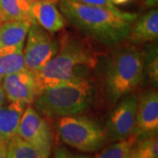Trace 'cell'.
I'll return each instance as SVG.
<instances>
[{
    "label": "cell",
    "instance_id": "cell-22",
    "mask_svg": "<svg viewBox=\"0 0 158 158\" xmlns=\"http://www.w3.org/2000/svg\"><path fill=\"white\" fill-rule=\"evenodd\" d=\"M54 158H93L90 156H76L72 155L69 152L68 150L64 149V148H59L57 149L55 157Z\"/></svg>",
    "mask_w": 158,
    "mask_h": 158
},
{
    "label": "cell",
    "instance_id": "cell-6",
    "mask_svg": "<svg viewBox=\"0 0 158 158\" xmlns=\"http://www.w3.org/2000/svg\"><path fill=\"white\" fill-rule=\"evenodd\" d=\"M60 48V41L54 35L36 24H33L24 46L26 68L34 74L39 72L50 62Z\"/></svg>",
    "mask_w": 158,
    "mask_h": 158
},
{
    "label": "cell",
    "instance_id": "cell-24",
    "mask_svg": "<svg viewBox=\"0 0 158 158\" xmlns=\"http://www.w3.org/2000/svg\"><path fill=\"white\" fill-rule=\"evenodd\" d=\"M111 1H112L113 6L117 7V6H124V5H127V4H128V3H130L133 0H111Z\"/></svg>",
    "mask_w": 158,
    "mask_h": 158
},
{
    "label": "cell",
    "instance_id": "cell-19",
    "mask_svg": "<svg viewBox=\"0 0 158 158\" xmlns=\"http://www.w3.org/2000/svg\"><path fill=\"white\" fill-rule=\"evenodd\" d=\"M135 140L132 136L127 140L116 141L109 147L106 148L93 158H128L131 147Z\"/></svg>",
    "mask_w": 158,
    "mask_h": 158
},
{
    "label": "cell",
    "instance_id": "cell-1",
    "mask_svg": "<svg viewBox=\"0 0 158 158\" xmlns=\"http://www.w3.org/2000/svg\"><path fill=\"white\" fill-rule=\"evenodd\" d=\"M58 8L74 27L97 42L116 47L128 40L138 14L99 6L59 0Z\"/></svg>",
    "mask_w": 158,
    "mask_h": 158
},
{
    "label": "cell",
    "instance_id": "cell-26",
    "mask_svg": "<svg viewBox=\"0 0 158 158\" xmlns=\"http://www.w3.org/2000/svg\"><path fill=\"white\" fill-rule=\"evenodd\" d=\"M148 6H156L157 5L158 0H145Z\"/></svg>",
    "mask_w": 158,
    "mask_h": 158
},
{
    "label": "cell",
    "instance_id": "cell-18",
    "mask_svg": "<svg viewBox=\"0 0 158 158\" xmlns=\"http://www.w3.org/2000/svg\"><path fill=\"white\" fill-rule=\"evenodd\" d=\"M6 146L7 158H45L35 148L17 135L8 141Z\"/></svg>",
    "mask_w": 158,
    "mask_h": 158
},
{
    "label": "cell",
    "instance_id": "cell-3",
    "mask_svg": "<svg viewBox=\"0 0 158 158\" xmlns=\"http://www.w3.org/2000/svg\"><path fill=\"white\" fill-rule=\"evenodd\" d=\"M95 88L89 77L69 81L42 90L34 104L36 111L49 118L80 115L94 101Z\"/></svg>",
    "mask_w": 158,
    "mask_h": 158
},
{
    "label": "cell",
    "instance_id": "cell-7",
    "mask_svg": "<svg viewBox=\"0 0 158 158\" xmlns=\"http://www.w3.org/2000/svg\"><path fill=\"white\" fill-rule=\"evenodd\" d=\"M17 135L35 148L44 157H49L53 141L50 127L45 118L32 106L25 108Z\"/></svg>",
    "mask_w": 158,
    "mask_h": 158
},
{
    "label": "cell",
    "instance_id": "cell-14",
    "mask_svg": "<svg viewBox=\"0 0 158 158\" xmlns=\"http://www.w3.org/2000/svg\"><path fill=\"white\" fill-rule=\"evenodd\" d=\"M26 106L19 102H9L0 107V141L7 143L17 135L19 121Z\"/></svg>",
    "mask_w": 158,
    "mask_h": 158
},
{
    "label": "cell",
    "instance_id": "cell-28",
    "mask_svg": "<svg viewBox=\"0 0 158 158\" xmlns=\"http://www.w3.org/2000/svg\"><path fill=\"white\" fill-rule=\"evenodd\" d=\"M0 24H1V23H0Z\"/></svg>",
    "mask_w": 158,
    "mask_h": 158
},
{
    "label": "cell",
    "instance_id": "cell-17",
    "mask_svg": "<svg viewBox=\"0 0 158 158\" xmlns=\"http://www.w3.org/2000/svg\"><path fill=\"white\" fill-rule=\"evenodd\" d=\"M128 158H158L157 136L135 138Z\"/></svg>",
    "mask_w": 158,
    "mask_h": 158
},
{
    "label": "cell",
    "instance_id": "cell-10",
    "mask_svg": "<svg viewBox=\"0 0 158 158\" xmlns=\"http://www.w3.org/2000/svg\"><path fill=\"white\" fill-rule=\"evenodd\" d=\"M158 93L148 90L137 97L136 123L134 136L135 138L157 136Z\"/></svg>",
    "mask_w": 158,
    "mask_h": 158
},
{
    "label": "cell",
    "instance_id": "cell-20",
    "mask_svg": "<svg viewBox=\"0 0 158 158\" xmlns=\"http://www.w3.org/2000/svg\"><path fill=\"white\" fill-rule=\"evenodd\" d=\"M143 53L144 70L154 85L158 83V50L156 45H150Z\"/></svg>",
    "mask_w": 158,
    "mask_h": 158
},
{
    "label": "cell",
    "instance_id": "cell-11",
    "mask_svg": "<svg viewBox=\"0 0 158 158\" xmlns=\"http://www.w3.org/2000/svg\"><path fill=\"white\" fill-rule=\"evenodd\" d=\"M57 0H37L33 1L31 16L34 24L55 34L61 31L65 25L64 18L59 10Z\"/></svg>",
    "mask_w": 158,
    "mask_h": 158
},
{
    "label": "cell",
    "instance_id": "cell-9",
    "mask_svg": "<svg viewBox=\"0 0 158 158\" xmlns=\"http://www.w3.org/2000/svg\"><path fill=\"white\" fill-rule=\"evenodd\" d=\"M6 98L9 102L31 105L40 94V89L33 72L25 69L6 77L1 82Z\"/></svg>",
    "mask_w": 158,
    "mask_h": 158
},
{
    "label": "cell",
    "instance_id": "cell-27",
    "mask_svg": "<svg viewBox=\"0 0 158 158\" xmlns=\"http://www.w3.org/2000/svg\"><path fill=\"white\" fill-rule=\"evenodd\" d=\"M32 1H37V0H32ZM57 1H59V0H57Z\"/></svg>",
    "mask_w": 158,
    "mask_h": 158
},
{
    "label": "cell",
    "instance_id": "cell-23",
    "mask_svg": "<svg viewBox=\"0 0 158 158\" xmlns=\"http://www.w3.org/2000/svg\"><path fill=\"white\" fill-rule=\"evenodd\" d=\"M0 158H7V146L3 141H0Z\"/></svg>",
    "mask_w": 158,
    "mask_h": 158
},
{
    "label": "cell",
    "instance_id": "cell-25",
    "mask_svg": "<svg viewBox=\"0 0 158 158\" xmlns=\"http://www.w3.org/2000/svg\"><path fill=\"white\" fill-rule=\"evenodd\" d=\"M5 101H6V95H5L4 90L2 88V85L0 84V107L4 105Z\"/></svg>",
    "mask_w": 158,
    "mask_h": 158
},
{
    "label": "cell",
    "instance_id": "cell-5",
    "mask_svg": "<svg viewBox=\"0 0 158 158\" xmlns=\"http://www.w3.org/2000/svg\"><path fill=\"white\" fill-rule=\"evenodd\" d=\"M57 132L67 145L84 152H95L108 141L106 130L94 119L83 115L60 118Z\"/></svg>",
    "mask_w": 158,
    "mask_h": 158
},
{
    "label": "cell",
    "instance_id": "cell-16",
    "mask_svg": "<svg viewBox=\"0 0 158 158\" xmlns=\"http://www.w3.org/2000/svg\"><path fill=\"white\" fill-rule=\"evenodd\" d=\"M23 49L0 48V84L7 76L27 69Z\"/></svg>",
    "mask_w": 158,
    "mask_h": 158
},
{
    "label": "cell",
    "instance_id": "cell-21",
    "mask_svg": "<svg viewBox=\"0 0 158 158\" xmlns=\"http://www.w3.org/2000/svg\"><path fill=\"white\" fill-rule=\"evenodd\" d=\"M69 1L83 4V5H87V6L105 7V8H109V9H113V10L118 8V7L113 6L111 0H69Z\"/></svg>",
    "mask_w": 158,
    "mask_h": 158
},
{
    "label": "cell",
    "instance_id": "cell-12",
    "mask_svg": "<svg viewBox=\"0 0 158 158\" xmlns=\"http://www.w3.org/2000/svg\"><path fill=\"white\" fill-rule=\"evenodd\" d=\"M158 38V11L152 9L134 22L129 40L133 44L156 41Z\"/></svg>",
    "mask_w": 158,
    "mask_h": 158
},
{
    "label": "cell",
    "instance_id": "cell-4",
    "mask_svg": "<svg viewBox=\"0 0 158 158\" xmlns=\"http://www.w3.org/2000/svg\"><path fill=\"white\" fill-rule=\"evenodd\" d=\"M145 77L142 51L133 46L115 52L108 63L106 86L110 101L117 102L141 85Z\"/></svg>",
    "mask_w": 158,
    "mask_h": 158
},
{
    "label": "cell",
    "instance_id": "cell-13",
    "mask_svg": "<svg viewBox=\"0 0 158 158\" xmlns=\"http://www.w3.org/2000/svg\"><path fill=\"white\" fill-rule=\"evenodd\" d=\"M27 21H6L0 24V48L23 49L31 26Z\"/></svg>",
    "mask_w": 158,
    "mask_h": 158
},
{
    "label": "cell",
    "instance_id": "cell-2",
    "mask_svg": "<svg viewBox=\"0 0 158 158\" xmlns=\"http://www.w3.org/2000/svg\"><path fill=\"white\" fill-rule=\"evenodd\" d=\"M97 63L95 52L85 43L75 39L60 41L56 56L34 74L40 92L46 88L88 77Z\"/></svg>",
    "mask_w": 158,
    "mask_h": 158
},
{
    "label": "cell",
    "instance_id": "cell-15",
    "mask_svg": "<svg viewBox=\"0 0 158 158\" xmlns=\"http://www.w3.org/2000/svg\"><path fill=\"white\" fill-rule=\"evenodd\" d=\"M32 0H0V23L27 21L34 24L31 16Z\"/></svg>",
    "mask_w": 158,
    "mask_h": 158
},
{
    "label": "cell",
    "instance_id": "cell-8",
    "mask_svg": "<svg viewBox=\"0 0 158 158\" xmlns=\"http://www.w3.org/2000/svg\"><path fill=\"white\" fill-rule=\"evenodd\" d=\"M118 101L106 123L108 138L114 141H123L134 136L136 123L137 95L128 93Z\"/></svg>",
    "mask_w": 158,
    "mask_h": 158
}]
</instances>
